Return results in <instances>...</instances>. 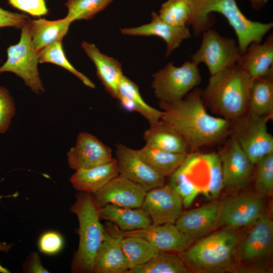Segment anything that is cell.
<instances>
[{
  "label": "cell",
  "instance_id": "obj_1",
  "mask_svg": "<svg viewBox=\"0 0 273 273\" xmlns=\"http://www.w3.org/2000/svg\"><path fill=\"white\" fill-rule=\"evenodd\" d=\"M201 92L196 88L178 101L159 103L160 120L178 132L191 150L217 143L231 127V121L207 112Z\"/></svg>",
  "mask_w": 273,
  "mask_h": 273
},
{
  "label": "cell",
  "instance_id": "obj_2",
  "mask_svg": "<svg viewBox=\"0 0 273 273\" xmlns=\"http://www.w3.org/2000/svg\"><path fill=\"white\" fill-rule=\"evenodd\" d=\"M192 12L188 26L194 34L199 35L215 23L211 14L222 15L233 28L238 39L241 55L253 42H261L272 28L273 23L252 21L241 12L236 0H191Z\"/></svg>",
  "mask_w": 273,
  "mask_h": 273
},
{
  "label": "cell",
  "instance_id": "obj_3",
  "mask_svg": "<svg viewBox=\"0 0 273 273\" xmlns=\"http://www.w3.org/2000/svg\"><path fill=\"white\" fill-rule=\"evenodd\" d=\"M252 81L236 64L210 76L202 97L220 117L237 121L247 114Z\"/></svg>",
  "mask_w": 273,
  "mask_h": 273
},
{
  "label": "cell",
  "instance_id": "obj_4",
  "mask_svg": "<svg viewBox=\"0 0 273 273\" xmlns=\"http://www.w3.org/2000/svg\"><path fill=\"white\" fill-rule=\"evenodd\" d=\"M226 227L193 243L178 256L197 272H223L231 270L239 244V235Z\"/></svg>",
  "mask_w": 273,
  "mask_h": 273
},
{
  "label": "cell",
  "instance_id": "obj_5",
  "mask_svg": "<svg viewBox=\"0 0 273 273\" xmlns=\"http://www.w3.org/2000/svg\"><path fill=\"white\" fill-rule=\"evenodd\" d=\"M70 211L79 222V245L71 263L74 272H92L96 253L105 237L106 231L100 222V207L91 194L80 192Z\"/></svg>",
  "mask_w": 273,
  "mask_h": 273
},
{
  "label": "cell",
  "instance_id": "obj_6",
  "mask_svg": "<svg viewBox=\"0 0 273 273\" xmlns=\"http://www.w3.org/2000/svg\"><path fill=\"white\" fill-rule=\"evenodd\" d=\"M151 86L159 103H171L184 98L201 82L198 65L188 61L180 66L168 63L153 76Z\"/></svg>",
  "mask_w": 273,
  "mask_h": 273
},
{
  "label": "cell",
  "instance_id": "obj_7",
  "mask_svg": "<svg viewBox=\"0 0 273 273\" xmlns=\"http://www.w3.org/2000/svg\"><path fill=\"white\" fill-rule=\"evenodd\" d=\"M29 19L21 28L19 41L7 49V61L0 67V73H14L21 77L35 94L44 92L38 70V53L33 48L29 29Z\"/></svg>",
  "mask_w": 273,
  "mask_h": 273
},
{
  "label": "cell",
  "instance_id": "obj_8",
  "mask_svg": "<svg viewBox=\"0 0 273 273\" xmlns=\"http://www.w3.org/2000/svg\"><path fill=\"white\" fill-rule=\"evenodd\" d=\"M241 56L236 39L222 36L210 28L202 32L201 44L191 61L198 65L204 64L211 76L237 64Z\"/></svg>",
  "mask_w": 273,
  "mask_h": 273
},
{
  "label": "cell",
  "instance_id": "obj_9",
  "mask_svg": "<svg viewBox=\"0 0 273 273\" xmlns=\"http://www.w3.org/2000/svg\"><path fill=\"white\" fill-rule=\"evenodd\" d=\"M271 117L246 114L237 121L238 124L234 130V138L253 165L273 153V136L267 126Z\"/></svg>",
  "mask_w": 273,
  "mask_h": 273
},
{
  "label": "cell",
  "instance_id": "obj_10",
  "mask_svg": "<svg viewBox=\"0 0 273 273\" xmlns=\"http://www.w3.org/2000/svg\"><path fill=\"white\" fill-rule=\"evenodd\" d=\"M264 197L257 192H244L221 201L218 227L252 225L266 211Z\"/></svg>",
  "mask_w": 273,
  "mask_h": 273
},
{
  "label": "cell",
  "instance_id": "obj_11",
  "mask_svg": "<svg viewBox=\"0 0 273 273\" xmlns=\"http://www.w3.org/2000/svg\"><path fill=\"white\" fill-rule=\"evenodd\" d=\"M119 237H137L153 245L159 251L180 252L189 247L194 240L181 233L174 224H151L142 229L122 231L116 226L106 230Z\"/></svg>",
  "mask_w": 273,
  "mask_h": 273
},
{
  "label": "cell",
  "instance_id": "obj_12",
  "mask_svg": "<svg viewBox=\"0 0 273 273\" xmlns=\"http://www.w3.org/2000/svg\"><path fill=\"white\" fill-rule=\"evenodd\" d=\"M141 208L148 214L152 224H174L182 213L183 199L169 185L147 192Z\"/></svg>",
  "mask_w": 273,
  "mask_h": 273
},
{
  "label": "cell",
  "instance_id": "obj_13",
  "mask_svg": "<svg viewBox=\"0 0 273 273\" xmlns=\"http://www.w3.org/2000/svg\"><path fill=\"white\" fill-rule=\"evenodd\" d=\"M115 158L119 175L140 185L147 191L165 184V177L154 171L132 149L122 144L116 145Z\"/></svg>",
  "mask_w": 273,
  "mask_h": 273
},
{
  "label": "cell",
  "instance_id": "obj_14",
  "mask_svg": "<svg viewBox=\"0 0 273 273\" xmlns=\"http://www.w3.org/2000/svg\"><path fill=\"white\" fill-rule=\"evenodd\" d=\"M147 192L140 185L118 175L92 195L100 208L112 204L138 208L142 207Z\"/></svg>",
  "mask_w": 273,
  "mask_h": 273
},
{
  "label": "cell",
  "instance_id": "obj_15",
  "mask_svg": "<svg viewBox=\"0 0 273 273\" xmlns=\"http://www.w3.org/2000/svg\"><path fill=\"white\" fill-rule=\"evenodd\" d=\"M113 158L111 148L87 132L78 134L75 145L67 153L68 165L75 171L107 163Z\"/></svg>",
  "mask_w": 273,
  "mask_h": 273
},
{
  "label": "cell",
  "instance_id": "obj_16",
  "mask_svg": "<svg viewBox=\"0 0 273 273\" xmlns=\"http://www.w3.org/2000/svg\"><path fill=\"white\" fill-rule=\"evenodd\" d=\"M219 155L224 187L230 190L244 188L250 179L254 165L234 137Z\"/></svg>",
  "mask_w": 273,
  "mask_h": 273
},
{
  "label": "cell",
  "instance_id": "obj_17",
  "mask_svg": "<svg viewBox=\"0 0 273 273\" xmlns=\"http://www.w3.org/2000/svg\"><path fill=\"white\" fill-rule=\"evenodd\" d=\"M240 245V260L258 261L269 255L273 249V221L267 211L252 225Z\"/></svg>",
  "mask_w": 273,
  "mask_h": 273
},
{
  "label": "cell",
  "instance_id": "obj_18",
  "mask_svg": "<svg viewBox=\"0 0 273 273\" xmlns=\"http://www.w3.org/2000/svg\"><path fill=\"white\" fill-rule=\"evenodd\" d=\"M150 23L134 27L120 29L124 35L130 36H156L163 39L166 44L165 57H167L183 41L191 37L188 26H175L162 20L158 14L153 11Z\"/></svg>",
  "mask_w": 273,
  "mask_h": 273
},
{
  "label": "cell",
  "instance_id": "obj_19",
  "mask_svg": "<svg viewBox=\"0 0 273 273\" xmlns=\"http://www.w3.org/2000/svg\"><path fill=\"white\" fill-rule=\"evenodd\" d=\"M221 201L215 200L200 207L183 212L175 222L177 229L195 240L218 228Z\"/></svg>",
  "mask_w": 273,
  "mask_h": 273
},
{
  "label": "cell",
  "instance_id": "obj_20",
  "mask_svg": "<svg viewBox=\"0 0 273 273\" xmlns=\"http://www.w3.org/2000/svg\"><path fill=\"white\" fill-rule=\"evenodd\" d=\"M253 79L273 74V35L251 43L237 63Z\"/></svg>",
  "mask_w": 273,
  "mask_h": 273
},
{
  "label": "cell",
  "instance_id": "obj_21",
  "mask_svg": "<svg viewBox=\"0 0 273 273\" xmlns=\"http://www.w3.org/2000/svg\"><path fill=\"white\" fill-rule=\"evenodd\" d=\"M81 47L94 62L98 77L106 91L113 98L118 99L119 83L123 75L120 63L101 52L93 43L84 41Z\"/></svg>",
  "mask_w": 273,
  "mask_h": 273
},
{
  "label": "cell",
  "instance_id": "obj_22",
  "mask_svg": "<svg viewBox=\"0 0 273 273\" xmlns=\"http://www.w3.org/2000/svg\"><path fill=\"white\" fill-rule=\"evenodd\" d=\"M128 269L127 260L120 245V237L106 231L104 240L95 257L92 272L126 273Z\"/></svg>",
  "mask_w": 273,
  "mask_h": 273
},
{
  "label": "cell",
  "instance_id": "obj_23",
  "mask_svg": "<svg viewBox=\"0 0 273 273\" xmlns=\"http://www.w3.org/2000/svg\"><path fill=\"white\" fill-rule=\"evenodd\" d=\"M118 175L117 163L113 158L107 163L76 170L70 181L76 190L93 194Z\"/></svg>",
  "mask_w": 273,
  "mask_h": 273
},
{
  "label": "cell",
  "instance_id": "obj_24",
  "mask_svg": "<svg viewBox=\"0 0 273 273\" xmlns=\"http://www.w3.org/2000/svg\"><path fill=\"white\" fill-rule=\"evenodd\" d=\"M71 22L66 17L57 20L44 18L29 20L32 44L38 53L50 44L62 41Z\"/></svg>",
  "mask_w": 273,
  "mask_h": 273
},
{
  "label": "cell",
  "instance_id": "obj_25",
  "mask_svg": "<svg viewBox=\"0 0 273 273\" xmlns=\"http://www.w3.org/2000/svg\"><path fill=\"white\" fill-rule=\"evenodd\" d=\"M146 144L163 151L188 154L190 148L185 140L161 120L150 124L144 133Z\"/></svg>",
  "mask_w": 273,
  "mask_h": 273
},
{
  "label": "cell",
  "instance_id": "obj_26",
  "mask_svg": "<svg viewBox=\"0 0 273 273\" xmlns=\"http://www.w3.org/2000/svg\"><path fill=\"white\" fill-rule=\"evenodd\" d=\"M100 216L122 231L144 229L152 224L150 218L141 207L129 208L107 204L100 208Z\"/></svg>",
  "mask_w": 273,
  "mask_h": 273
},
{
  "label": "cell",
  "instance_id": "obj_27",
  "mask_svg": "<svg viewBox=\"0 0 273 273\" xmlns=\"http://www.w3.org/2000/svg\"><path fill=\"white\" fill-rule=\"evenodd\" d=\"M136 151L154 171L165 178L170 176L188 155L163 151L147 144Z\"/></svg>",
  "mask_w": 273,
  "mask_h": 273
},
{
  "label": "cell",
  "instance_id": "obj_28",
  "mask_svg": "<svg viewBox=\"0 0 273 273\" xmlns=\"http://www.w3.org/2000/svg\"><path fill=\"white\" fill-rule=\"evenodd\" d=\"M272 75L253 79L247 114L272 116Z\"/></svg>",
  "mask_w": 273,
  "mask_h": 273
},
{
  "label": "cell",
  "instance_id": "obj_29",
  "mask_svg": "<svg viewBox=\"0 0 273 273\" xmlns=\"http://www.w3.org/2000/svg\"><path fill=\"white\" fill-rule=\"evenodd\" d=\"M120 245L127 260L128 270L146 263L160 252L151 243L140 237H120Z\"/></svg>",
  "mask_w": 273,
  "mask_h": 273
},
{
  "label": "cell",
  "instance_id": "obj_30",
  "mask_svg": "<svg viewBox=\"0 0 273 273\" xmlns=\"http://www.w3.org/2000/svg\"><path fill=\"white\" fill-rule=\"evenodd\" d=\"M191 270L178 255L160 251L145 264L126 273H189Z\"/></svg>",
  "mask_w": 273,
  "mask_h": 273
},
{
  "label": "cell",
  "instance_id": "obj_31",
  "mask_svg": "<svg viewBox=\"0 0 273 273\" xmlns=\"http://www.w3.org/2000/svg\"><path fill=\"white\" fill-rule=\"evenodd\" d=\"M120 96L128 99L133 105L134 112L145 117L150 124L160 120L162 111L148 104L142 98L137 84L124 75L119 83L118 98Z\"/></svg>",
  "mask_w": 273,
  "mask_h": 273
},
{
  "label": "cell",
  "instance_id": "obj_32",
  "mask_svg": "<svg viewBox=\"0 0 273 273\" xmlns=\"http://www.w3.org/2000/svg\"><path fill=\"white\" fill-rule=\"evenodd\" d=\"M62 41L54 42L39 51L38 53V62L51 63L59 65L73 74L86 86L94 88L95 84L68 61L63 50Z\"/></svg>",
  "mask_w": 273,
  "mask_h": 273
},
{
  "label": "cell",
  "instance_id": "obj_33",
  "mask_svg": "<svg viewBox=\"0 0 273 273\" xmlns=\"http://www.w3.org/2000/svg\"><path fill=\"white\" fill-rule=\"evenodd\" d=\"M181 197L183 205L189 207L202 190L190 178L189 162L186 157L180 166L170 176L169 184Z\"/></svg>",
  "mask_w": 273,
  "mask_h": 273
},
{
  "label": "cell",
  "instance_id": "obj_34",
  "mask_svg": "<svg viewBox=\"0 0 273 273\" xmlns=\"http://www.w3.org/2000/svg\"><path fill=\"white\" fill-rule=\"evenodd\" d=\"M192 12L191 0H167L158 14L166 23L175 26H187Z\"/></svg>",
  "mask_w": 273,
  "mask_h": 273
},
{
  "label": "cell",
  "instance_id": "obj_35",
  "mask_svg": "<svg viewBox=\"0 0 273 273\" xmlns=\"http://www.w3.org/2000/svg\"><path fill=\"white\" fill-rule=\"evenodd\" d=\"M114 0H67L66 17L72 23L75 20H89L105 9Z\"/></svg>",
  "mask_w": 273,
  "mask_h": 273
},
{
  "label": "cell",
  "instance_id": "obj_36",
  "mask_svg": "<svg viewBox=\"0 0 273 273\" xmlns=\"http://www.w3.org/2000/svg\"><path fill=\"white\" fill-rule=\"evenodd\" d=\"M207 165L209 174L207 194L213 199L217 198L224 187L222 167L219 154L209 153L200 156Z\"/></svg>",
  "mask_w": 273,
  "mask_h": 273
},
{
  "label": "cell",
  "instance_id": "obj_37",
  "mask_svg": "<svg viewBox=\"0 0 273 273\" xmlns=\"http://www.w3.org/2000/svg\"><path fill=\"white\" fill-rule=\"evenodd\" d=\"M257 165L255 181L256 192L263 196H270L273 191V153L260 159Z\"/></svg>",
  "mask_w": 273,
  "mask_h": 273
},
{
  "label": "cell",
  "instance_id": "obj_38",
  "mask_svg": "<svg viewBox=\"0 0 273 273\" xmlns=\"http://www.w3.org/2000/svg\"><path fill=\"white\" fill-rule=\"evenodd\" d=\"M15 110L14 101L10 93L4 87L0 86V134L9 129Z\"/></svg>",
  "mask_w": 273,
  "mask_h": 273
},
{
  "label": "cell",
  "instance_id": "obj_39",
  "mask_svg": "<svg viewBox=\"0 0 273 273\" xmlns=\"http://www.w3.org/2000/svg\"><path fill=\"white\" fill-rule=\"evenodd\" d=\"M64 244L62 236L54 231L43 233L38 241L39 251L47 255H52L58 253L63 248Z\"/></svg>",
  "mask_w": 273,
  "mask_h": 273
},
{
  "label": "cell",
  "instance_id": "obj_40",
  "mask_svg": "<svg viewBox=\"0 0 273 273\" xmlns=\"http://www.w3.org/2000/svg\"><path fill=\"white\" fill-rule=\"evenodd\" d=\"M7 1L13 8L33 17L44 16L49 12L45 0H7Z\"/></svg>",
  "mask_w": 273,
  "mask_h": 273
},
{
  "label": "cell",
  "instance_id": "obj_41",
  "mask_svg": "<svg viewBox=\"0 0 273 273\" xmlns=\"http://www.w3.org/2000/svg\"><path fill=\"white\" fill-rule=\"evenodd\" d=\"M29 20L24 14L13 13L0 7V28L14 27L21 28Z\"/></svg>",
  "mask_w": 273,
  "mask_h": 273
},
{
  "label": "cell",
  "instance_id": "obj_42",
  "mask_svg": "<svg viewBox=\"0 0 273 273\" xmlns=\"http://www.w3.org/2000/svg\"><path fill=\"white\" fill-rule=\"evenodd\" d=\"M23 272L27 273H43L49 271L43 266L39 255L32 251L23 264Z\"/></svg>",
  "mask_w": 273,
  "mask_h": 273
},
{
  "label": "cell",
  "instance_id": "obj_43",
  "mask_svg": "<svg viewBox=\"0 0 273 273\" xmlns=\"http://www.w3.org/2000/svg\"><path fill=\"white\" fill-rule=\"evenodd\" d=\"M14 243H7L6 242H0V252H8L13 247ZM0 272L1 273H9L10 271L7 268L4 267L0 263Z\"/></svg>",
  "mask_w": 273,
  "mask_h": 273
},
{
  "label": "cell",
  "instance_id": "obj_44",
  "mask_svg": "<svg viewBox=\"0 0 273 273\" xmlns=\"http://www.w3.org/2000/svg\"><path fill=\"white\" fill-rule=\"evenodd\" d=\"M251 7L255 10H260L262 9L266 3L267 0H249Z\"/></svg>",
  "mask_w": 273,
  "mask_h": 273
}]
</instances>
